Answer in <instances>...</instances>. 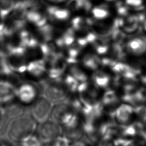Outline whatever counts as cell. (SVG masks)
<instances>
[{"mask_svg":"<svg viewBox=\"0 0 146 146\" xmlns=\"http://www.w3.org/2000/svg\"><path fill=\"white\" fill-rule=\"evenodd\" d=\"M47 13L49 18L52 21L66 20L70 15V12L67 9L55 6L47 7Z\"/></svg>","mask_w":146,"mask_h":146,"instance_id":"cell-14","label":"cell"},{"mask_svg":"<svg viewBox=\"0 0 146 146\" xmlns=\"http://www.w3.org/2000/svg\"><path fill=\"white\" fill-rule=\"evenodd\" d=\"M39 1L40 0H23L22 1L27 8H35L38 5Z\"/></svg>","mask_w":146,"mask_h":146,"instance_id":"cell-27","label":"cell"},{"mask_svg":"<svg viewBox=\"0 0 146 146\" xmlns=\"http://www.w3.org/2000/svg\"><path fill=\"white\" fill-rule=\"evenodd\" d=\"M62 80L69 94L77 92L80 83L71 75L65 72Z\"/></svg>","mask_w":146,"mask_h":146,"instance_id":"cell-18","label":"cell"},{"mask_svg":"<svg viewBox=\"0 0 146 146\" xmlns=\"http://www.w3.org/2000/svg\"><path fill=\"white\" fill-rule=\"evenodd\" d=\"M39 124L36 130V135L43 144L49 143L62 133L60 125L52 119H47Z\"/></svg>","mask_w":146,"mask_h":146,"instance_id":"cell-3","label":"cell"},{"mask_svg":"<svg viewBox=\"0 0 146 146\" xmlns=\"http://www.w3.org/2000/svg\"><path fill=\"white\" fill-rule=\"evenodd\" d=\"M71 141L64 135H60L47 144V146H70Z\"/></svg>","mask_w":146,"mask_h":146,"instance_id":"cell-23","label":"cell"},{"mask_svg":"<svg viewBox=\"0 0 146 146\" xmlns=\"http://www.w3.org/2000/svg\"><path fill=\"white\" fill-rule=\"evenodd\" d=\"M133 146H138V145H137V144H135V145H133Z\"/></svg>","mask_w":146,"mask_h":146,"instance_id":"cell-33","label":"cell"},{"mask_svg":"<svg viewBox=\"0 0 146 146\" xmlns=\"http://www.w3.org/2000/svg\"><path fill=\"white\" fill-rule=\"evenodd\" d=\"M19 146H43L44 144L41 141L36 135L33 134L24 138L18 143Z\"/></svg>","mask_w":146,"mask_h":146,"instance_id":"cell-21","label":"cell"},{"mask_svg":"<svg viewBox=\"0 0 146 146\" xmlns=\"http://www.w3.org/2000/svg\"><path fill=\"white\" fill-rule=\"evenodd\" d=\"M49 1H50L51 2H57V0H49Z\"/></svg>","mask_w":146,"mask_h":146,"instance_id":"cell-32","label":"cell"},{"mask_svg":"<svg viewBox=\"0 0 146 146\" xmlns=\"http://www.w3.org/2000/svg\"><path fill=\"white\" fill-rule=\"evenodd\" d=\"M5 112L3 111V109L0 108V123L2 122V120L3 118V116L5 115Z\"/></svg>","mask_w":146,"mask_h":146,"instance_id":"cell-28","label":"cell"},{"mask_svg":"<svg viewBox=\"0 0 146 146\" xmlns=\"http://www.w3.org/2000/svg\"><path fill=\"white\" fill-rule=\"evenodd\" d=\"M141 26L142 27V28L144 29V30L145 31H146V18H145V19L144 20V21L142 22Z\"/></svg>","mask_w":146,"mask_h":146,"instance_id":"cell-29","label":"cell"},{"mask_svg":"<svg viewBox=\"0 0 146 146\" xmlns=\"http://www.w3.org/2000/svg\"><path fill=\"white\" fill-rule=\"evenodd\" d=\"M37 122L29 116H21L15 118L7 129L8 137L14 142H19L28 136L34 134L37 128Z\"/></svg>","mask_w":146,"mask_h":146,"instance_id":"cell-1","label":"cell"},{"mask_svg":"<svg viewBox=\"0 0 146 146\" xmlns=\"http://www.w3.org/2000/svg\"><path fill=\"white\" fill-rule=\"evenodd\" d=\"M15 2L14 0H1L0 1V18L5 19L12 12Z\"/></svg>","mask_w":146,"mask_h":146,"instance_id":"cell-19","label":"cell"},{"mask_svg":"<svg viewBox=\"0 0 146 146\" xmlns=\"http://www.w3.org/2000/svg\"><path fill=\"white\" fill-rule=\"evenodd\" d=\"M141 81L143 82V83L146 85V75L143 76L142 78H141Z\"/></svg>","mask_w":146,"mask_h":146,"instance_id":"cell-31","label":"cell"},{"mask_svg":"<svg viewBox=\"0 0 146 146\" xmlns=\"http://www.w3.org/2000/svg\"><path fill=\"white\" fill-rule=\"evenodd\" d=\"M27 7L23 1L16 2L11 12V19L15 21L26 20V15L27 13Z\"/></svg>","mask_w":146,"mask_h":146,"instance_id":"cell-17","label":"cell"},{"mask_svg":"<svg viewBox=\"0 0 146 146\" xmlns=\"http://www.w3.org/2000/svg\"><path fill=\"white\" fill-rule=\"evenodd\" d=\"M88 72L80 63H78L68 64L66 72L74 77L80 83L90 80Z\"/></svg>","mask_w":146,"mask_h":146,"instance_id":"cell-12","label":"cell"},{"mask_svg":"<svg viewBox=\"0 0 146 146\" xmlns=\"http://www.w3.org/2000/svg\"><path fill=\"white\" fill-rule=\"evenodd\" d=\"M119 99L116 92L110 88L102 94L101 106L103 110L108 115H112L115 110L118 107Z\"/></svg>","mask_w":146,"mask_h":146,"instance_id":"cell-9","label":"cell"},{"mask_svg":"<svg viewBox=\"0 0 146 146\" xmlns=\"http://www.w3.org/2000/svg\"><path fill=\"white\" fill-rule=\"evenodd\" d=\"M90 80L95 86L101 90L108 89L112 81L110 75L101 68L92 72Z\"/></svg>","mask_w":146,"mask_h":146,"instance_id":"cell-11","label":"cell"},{"mask_svg":"<svg viewBox=\"0 0 146 146\" xmlns=\"http://www.w3.org/2000/svg\"><path fill=\"white\" fill-rule=\"evenodd\" d=\"M47 64L43 59H35L28 62L26 70L23 75H26L32 80H42L47 77Z\"/></svg>","mask_w":146,"mask_h":146,"instance_id":"cell-6","label":"cell"},{"mask_svg":"<svg viewBox=\"0 0 146 146\" xmlns=\"http://www.w3.org/2000/svg\"><path fill=\"white\" fill-rule=\"evenodd\" d=\"M11 76H0L1 105H6L16 99L17 86L11 80L8 79Z\"/></svg>","mask_w":146,"mask_h":146,"instance_id":"cell-7","label":"cell"},{"mask_svg":"<svg viewBox=\"0 0 146 146\" xmlns=\"http://www.w3.org/2000/svg\"><path fill=\"white\" fill-rule=\"evenodd\" d=\"M43 94L44 96L50 102L56 104L66 100L69 92L62 80H48L44 84Z\"/></svg>","mask_w":146,"mask_h":146,"instance_id":"cell-2","label":"cell"},{"mask_svg":"<svg viewBox=\"0 0 146 146\" xmlns=\"http://www.w3.org/2000/svg\"><path fill=\"white\" fill-rule=\"evenodd\" d=\"M107 1H113V0H107Z\"/></svg>","mask_w":146,"mask_h":146,"instance_id":"cell-34","label":"cell"},{"mask_svg":"<svg viewBox=\"0 0 146 146\" xmlns=\"http://www.w3.org/2000/svg\"><path fill=\"white\" fill-rule=\"evenodd\" d=\"M26 18L38 27L46 25L47 19L44 14L34 9L27 13Z\"/></svg>","mask_w":146,"mask_h":146,"instance_id":"cell-15","label":"cell"},{"mask_svg":"<svg viewBox=\"0 0 146 146\" xmlns=\"http://www.w3.org/2000/svg\"><path fill=\"white\" fill-rule=\"evenodd\" d=\"M124 47L125 50L132 55L142 56L146 54V36L132 37L127 41Z\"/></svg>","mask_w":146,"mask_h":146,"instance_id":"cell-8","label":"cell"},{"mask_svg":"<svg viewBox=\"0 0 146 146\" xmlns=\"http://www.w3.org/2000/svg\"><path fill=\"white\" fill-rule=\"evenodd\" d=\"M38 90L30 82H23L16 87V99L23 105L32 104L38 98Z\"/></svg>","mask_w":146,"mask_h":146,"instance_id":"cell-4","label":"cell"},{"mask_svg":"<svg viewBox=\"0 0 146 146\" xmlns=\"http://www.w3.org/2000/svg\"><path fill=\"white\" fill-rule=\"evenodd\" d=\"M72 28L78 31H85L90 27L88 19H84L82 17H76L71 21Z\"/></svg>","mask_w":146,"mask_h":146,"instance_id":"cell-20","label":"cell"},{"mask_svg":"<svg viewBox=\"0 0 146 146\" xmlns=\"http://www.w3.org/2000/svg\"><path fill=\"white\" fill-rule=\"evenodd\" d=\"M92 14L95 18L102 19L108 17L110 15V12L107 7L102 6L94 7L92 10Z\"/></svg>","mask_w":146,"mask_h":146,"instance_id":"cell-22","label":"cell"},{"mask_svg":"<svg viewBox=\"0 0 146 146\" xmlns=\"http://www.w3.org/2000/svg\"><path fill=\"white\" fill-rule=\"evenodd\" d=\"M15 100L6 104L7 108L6 109H3L5 113H6L10 117H14V119L22 116L24 111L23 104L19 101L18 103H14Z\"/></svg>","mask_w":146,"mask_h":146,"instance_id":"cell-16","label":"cell"},{"mask_svg":"<svg viewBox=\"0 0 146 146\" xmlns=\"http://www.w3.org/2000/svg\"><path fill=\"white\" fill-rule=\"evenodd\" d=\"M70 146H94L89 141H84L82 139H78L71 142Z\"/></svg>","mask_w":146,"mask_h":146,"instance_id":"cell-26","label":"cell"},{"mask_svg":"<svg viewBox=\"0 0 146 146\" xmlns=\"http://www.w3.org/2000/svg\"><path fill=\"white\" fill-rule=\"evenodd\" d=\"M80 64L88 71L94 72L102 67V60L98 55L87 53L80 59Z\"/></svg>","mask_w":146,"mask_h":146,"instance_id":"cell-13","label":"cell"},{"mask_svg":"<svg viewBox=\"0 0 146 146\" xmlns=\"http://www.w3.org/2000/svg\"><path fill=\"white\" fill-rule=\"evenodd\" d=\"M96 143V146H116L115 139L108 136L102 137Z\"/></svg>","mask_w":146,"mask_h":146,"instance_id":"cell-25","label":"cell"},{"mask_svg":"<svg viewBox=\"0 0 146 146\" xmlns=\"http://www.w3.org/2000/svg\"><path fill=\"white\" fill-rule=\"evenodd\" d=\"M133 113L132 106L127 104H123L118 106L111 116L117 124L127 125L130 121Z\"/></svg>","mask_w":146,"mask_h":146,"instance_id":"cell-10","label":"cell"},{"mask_svg":"<svg viewBox=\"0 0 146 146\" xmlns=\"http://www.w3.org/2000/svg\"><path fill=\"white\" fill-rule=\"evenodd\" d=\"M0 146H11V145L7 144L6 142H3V141H0Z\"/></svg>","mask_w":146,"mask_h":146,"instance_id":"cell-30","label":"cell"},{"mask_svg":"<svg viewBox=\"0 0 146 146\" xmlns=\"http://www.w3.org/2000/svg\"><path fill=\"white\" fill-rule=\"evenodd\" d=\"M31 116L39 123L48 119L50 115L52 104L44 96L38 97L32 104Z\"/></svg>","mask_w":146,"mask_h":146,"instance_id":"cell-5","label":"cell"},{"mask_svg":"<svg viewBox=\"0 0 146 146\" xmlns=\"http://www.w3.org/2000/svg\"><path fill=\"white\" fill-rule=\"evenodd\" d=\"M134 113L143 123L146 124V106L139 104L133 107Z\"/></svg>","mask_w":146,"mask_h":146,"instance_id":"cell-24","label":"cell"}]
</instances>
